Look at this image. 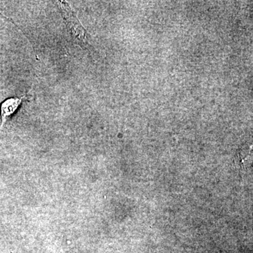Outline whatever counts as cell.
<instances>
[{
	"label": "cell",
	"mask_w": 253,
	"mask_h": 253,
	"mask_svg": "<svg viewBox=\"0 0 253 253\" xmlns=\"http://www.w3.org/2000/svg\"><path fill=\"white\" fill-rule=\"evenodd\" d=\"M60 9L65 23L68 34L75 44L81 46L83 49H87L89 46V36L87 32L80 22L74 11L67 1H58Z\"/></svg>",
	"instance_id": "cell-1"
},
{
	"label": "cell",
	"mask_w": 253,
	"mask_h": 253,
	"mask_svg": "<svg viewBox=\"0 0 253 253\" xmlns=\"http://www.w3.org/2000/svg\"><path fill=\"white\" fill-rule=\"evenodd\" d=\"M26 96L21 97H11L4 100L0 105V116H1V126L0 128H2L6 123L11 118V116L17 111L18 108L22 104L23 100Z\"/></svg>",
	"instance_id": "cell-2"
}]
</instances>
